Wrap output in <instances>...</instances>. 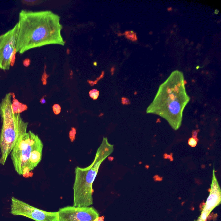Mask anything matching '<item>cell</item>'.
<instances>
[{
  "label": "cell",
  "mask_w": 221,
  "mask_h": 221,
  "mask_svg": "<svg viewBox=\"0 0 221 221\" xmlns=\"http://www.w3.org/2000/svg\"><path fill=\"white\" fill-rule=\"evenodd\" d=\"M16 52L51 44L64 46L60 17L51 11H32L22 10L19 13Z\"/></svg>",
  "instance_id": "obj_1"
},
{
  "label": "cell",
  "mask_w": 221,
  "mask_h": 221,
  "mask_svg": "<svg viewBox=\"0 0 221 221\" xmlns=\"http://www.w3.org/2000/svg\"><path fill=\"white\" fill-rule=\"evenodd\" d=\"M190 100L183 73L175 70L159 86L153 100L146 112L162 118L176 131L181 125L184 109Z\"/></svg>",
  "instance_id": "obj_2"
},
{
  "label": "cell",
  "mask_w": 221,
  "mask_h": 221,
  "mask_svg": "<svg viewBox=\"0 0 221 221\" xmlns=\"http://www.w3.org/2000/svg\"><path fill=\"white\" fill-rule=\"evenodd\" d=\"M113 151L114 145L109 143L107 137H104L92 164L85 168L76 167L73 206L88 207L93 204L92 184L101 164Z\"/></svg>",
  "instance_id": "obj_3"
},
{
  "label": "cell",
  "mask_w": 221,
  "mask_h": 221,
  "mask_svg": "<svg viewBox=\"0 0 221 221\" xmlns=\"http://www.w3.org/2000/svg\"><path fill=\"white\" fill-rule=\"evenodd\" d=\"M12 93L6 95L0 103V115L2 126L0 134V164L4 165L20 138L27 133L28 123L24 121L20 114L12 109Z\"/></svg>",
  "instance_id": "obj_4"
},
{
  "label": "cell",
  "mask_w": 221,
  "mask_h": 221,
  "mask_svg": "<svg viewBox=\"0 0 221 221\" xmlns=\"http://www.w3.org/2000/svg\"><path fill=\"white\" fill-rule=\"evenodd\" d=\"M39 139L38 135L29 131L20 137L11 152L15 170L25 177H32L33 174L30 170L29 161L32 151Z\"/></svg>",
  "instance_id": "obj_5"
},
{
  "label": "cell",
  "mask_w": 221,
  "mask_h": 221,
  "mask_svg": "<svg viewBox=\"0 0 221 221\" xmlns=\"http://www.w3.org/2000/svg\"><path fill=\"white\" fill-rule=\"evenodd\" d=\"M11 213L13 215L24 216L35 221H59L58 212L42 210L14 197L11 198Z\"/></svg>",
  "instance_id": "obj_6"
},
{
  "label": "cell",
  "mask_w": 221,
  "mask_h": 221,
  "mask_svg": "<svg viewBox=\"0 0 221 221\" xmlns=\"http://www.w3.org/2000/svg\"><path fill=\"white\" fill-rule=\"evenodd\" d=\"M19 32L18 23L11 30L0 35V69L9 70L11 57L16 48Z\"/></svg>",
  "instance_id": "obj_7"
},
{
  "label": "cell",
  "mask_w": 221,
  "mask_h": 221,
  "mask_svg": "<svg viewBox=\"0 0 221 221\" xmlns=\"http://www.w3.org/2000/svg\"><path fill=\"white\" fill-rule=\"evenodd\" d=\"M59 221H93L99 213L93 207L68 206L59 209Z\"/></svg>",
  "instance_id": "obj_8"
},
{
  "label": "cell",
  "mask_w": 221,
  "mask_h": 221,
  "mask_svg": "<svg viewBox=\"0 0 221 221\" xmlns=\"http://www.w3.org/2000/svg\"><path fill=\"white\" fill-rule=\"evenodd\" d=\"M221 189L216 176L214 166L210 193L202 209L201 214L196 221H205L213 210L221 204Z\"/></svg>",
  "instance_id": "obj_9"
},
{
  "label": "cell",
  "mask_w": 221,
  "mask_h": 221,
  "mask_svg": "<svg viewBox=\"0 0 221 221\" xmlns=\"http://www.w3.org/2000/svg\"><path fill=\"white\" fill-rule=\"evenodd\" d=\"M43 147V143L40 139L32 151L29 161V168L31 171L37 167L41 162L42 158Z\"/></svg>",
  "instance_id": "obj_10"
},
{
  "label": "cell",
  "mask_w": 221,
  "mask_h": 221,
  "mask_svg": "<svg viewBox=\"0 0 221 221\" xmlns=\"http://www.w3.org/2000/svg\"><path fill=\"white\" fill-rule=\"evenodd\" d=\"M12 109L14 113L20 114L27 110L28 107L26 104H23L16 99L15 94L12 93Z\"/></svg>",
  "instance_id": "obj_11"
},
{
  "label": "cell",
  "mask_w": 221,
  "mask_h": 221,
  "mask_svg": "<svg viewBox=\"0 0 221 221\" xmlns=\"http://www.w3.org/2000/svg\"><path fill=\"white\" fill-rule=\"evenodd\" d=\"M124 35L127 39L133 42H135L137 40L136 33L133 31H126L124 33Z\"/></svg>",
  "instance_id": "obj_12"
},
{
  "label": "cell",
  "mask_w": 221,
  "mask_h": 221,
  "mask_svg": "<svg viewBox=\"0 0 221 221\" xmlns=\"http://www.w3.org/2000/svg\"><path fill=\"white\" fill-rule=\"evenodd\" d=\"M89 95L90 97L93 100H96L99 96V92L96 89H93L90 91Z\"/></svg>",
  "instance_id": "obj_13"
},
{
  "label": "cell",
  "mask_w": 221,
  "mask_h": 221,
  "mask_svg": "<svg viewBox=\"0 0 221 221\" xmlns=\"http://www.w3.org/2000/svg\"><path fill=\"white\" fill-rule=\"evenodd\" d=\"M76 131L74 127H71L70 131L69 132V137L71 142H73L76 139Z\"/></svg>",
  "instance_id": "obj_14"
},
{
  "label": "cell",
  "mask_w": 221,
  "mask_h": 221,
  "mask_svg": "<svg viewBox=\"0 0 221 221\" xmlns=\"http://www.w3.org/2000/svg\"><path fill=\"white\" fill-rule=\"evenodd\" d=\"M52 110L55 115H59L60 113L61 110V107L59 104H55L52 106Z\"/></svg>",
  "instance_id": "obj_15"
},
{
  "label": "cell",
  "mask_w": 221,
  "mask_h": 221,
  "mask_svg": "<svg viewBox=\"0 0 221 221\" xmlns=\"http://www.w3.org/2000/svg\"><path fill=\"white\" fill-rule=\"evenodd\" d=\"M188 143L189 145L191 147H194L197 145V140L196 139H195V138H193V137H191V138H190L189 140H188Z\"/></svg>",
  "instance_id": "obj_16"
},
{
  "label": "cell",
  "mask_w": 221,
  "mask_h": 221,
  "mask_svg": "<svg viewBox=\"0 0 221 221\" xmlns=\"http://www.w3.org/2000/svg\"><path fill=\"white\" fill-rule=\"evenodd\" d=\"M22 2H23L24 4H26L27 5H32L38 4L39 2H40V1H38V0H23V1H22Z\"/></svg>",
  "instance_id": "obj_17"
},
{
  "label": "cell",
  "mask_w": 221,
  "mask_h": 221,
  "mask_svg": "<svg viewBox=\"0 0 221 221\" xmlns=\"http://www.w3.org/2000/svg\"><path fill=\"white\" fill-rule=\"evenodd\" d=\"M16 53L17 52H16V48H15V50H14V52L13 53L11 59V66H12V67H13L14 65V62H15V59H16Z\"/></svg>",
  "instance_id": "obj_18"
},
{
  "label": "cell",
  "mask_w": 221,
  "mask_h": 221,
  "mask_svg": "<svg viewBox=\"0 0 221 221\" xmlns=\"http://www.w3.org/2000/svg\"><path fill=\"white\" fill-rule=\"evenodd\" d=\"M121 103L124 105H127L130 104V101L127 98L122 97L121 98Z\"/></svg>",
  "instance_id": "obj_19"
},
{
  "label": "cell",
  "mask_w": 221,
  "mask_h": 221,
  "mask_svg": "<svg viewBox=\"0 0 221 221\" xmlns=\"http://www.w3.org/2000/svg\"><path fill=\"white\" fill-rule=\"evenodd\" d=\"M48 76L46 74V73L44 72V74L43 75V77H42V81H43V85H46L47 83V78L48 77Z\"/></svg>",
  "instance_id": "obj_20"
},
{
  "label": "cell",
  "mask_w": 221,
  "mask_h": 221,
  "mask_svg": "<svg viewBox=\"0 0 221 221\" xmlns=\"http://www.w3.org/2000/svg\"><path fill=\"white\" fill-rule=\"evenodd\" d=\"M31 64V60L29 59H27L23 60V64L25 67H27Z\"/></svg>",
  "instance_id": "obj_21"
},
{
  "label": "cell",
  "mask_w": 221,
  "mask_h": 221,
  "mask_svg": "<svg viewBox=\"0 0 221 221\" xmlns=\"http://www.w3.org/2000/svg\"><path fill=\"white\" fill-rule=\"evenodd\" d=\"M197 133H198V131H193V133H192V136H193V138L196 139H197Z\"/></svg>",
  "instance_id": "obj_22"
},
{
  "label": "cell",
  "mask_w": 221,
  "mask_h": 221,
  "mask_svg": "<svg viewBox=\"0 0 221 221\" xmlns=\"http://www.w3.org/2000/svg\"><path fill=\"white\" fill-rule=\"evenodd\" d=\"M104 217L102 216L97 218V219H95L93 221H104Z\"/></svg>",
  "instance_id": "obj_23"
},
{
  "label": "cell",
  "mask_w": 221,
  "mask_h": 221,
  "mask_svg": "<svg viewBox=\"0 0 221 221\" xmlns=\"http://www.w3.org/2000/svg\"><path fill=\"white\" fill-rule=\"evenodd\" d=\"M40 103H41L42 104H45V103H46V100L44 99V96L43 97L40 99Z\"/></svg>",
  "instance_id": "obj_24"
},
{
  "label": "cell",
  "mask_w": 221,
  "mask_h": 221,
  "mask_svg": "<svg viewBox=\"0 0 221 221\" xmlns=\"http://www.w3.org/2000/svg\"><path fill=\"white\" fill-rule=\"evenodd\" d=\"M108 159L110 161H112L113 160V157H111V156H108Z\"/></svg>",
  "instance_id": "obj_25"
},
{
  "label": "cell",
  "mask_w": 221,
  "mask_h": 221,
  "mask_svg": "<svg viewBox=\"0 0 221 221\" xmlns=\"http://www.w3.org/2000/svg\"><path fill=\"white\" fill-rule=\"evenodd\" d=\"M194 221H196V220H195Z\"/></svg>",
  "instance_id": "obj_26"
}]
</instances>
